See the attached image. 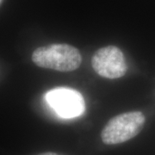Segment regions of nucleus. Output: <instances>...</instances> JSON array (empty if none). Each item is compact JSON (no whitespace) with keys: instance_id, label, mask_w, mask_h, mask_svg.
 Instances as JSON below:
<instances>
[{"instance_id":"nucleus-2","label":"nucleus","mask_w":155,"mask_h":155,"mask_svg":"<svg viewBox=\"0 0 155 155\" xmlns=\"http://www.w3.org/2000/svg\"><path fill=\"white\" fill-rule=\"evenodd\" d=\"M146 117L140 111H130L114 116L101 132V138L106 145L124 143L135 137L144 127Z\"/></svg>"},{"instance_id":"nucleus-4","label":"nucleus","mask_w":155,"mask_h":155,"mask_svg":"<svg viewBox=\"0 0 155 155\" xmlns=\"http://www.w3.org/2000/svg\"><path fill=\"white\" fill-rule=\"evenodd\" d=\"M46 99L61 117L73 118L83 114L84 101L78 91L69 88H56L46 95Z\"/></svg>"},{"instance_id":"nucleus-1","label":"nucleus","mask_w":155,"mask_h":155,"mask_svg":"<svg viewBox=\"0 0 155 155\" xmlns=\"http://www.w3.org/2000/svg\"><path fill=\"white\" fill-rule=\"evenodd\" d=\"M32 61L39 67L58 72H72L82 62L79 50L69 44H51L39 47L32 54Z\"/></svg>"},{"instance_id":"nucleus-6","label":"nucleus","mask_w":155,"mask_h":155,"mask_svg":"<svg viewBox=\"0 0 155 155\" xmlns=\"http://www.w3.org/2000/svg\"><path fill=\"white\" fill-rule=\"evenodd\" d=\"M1 3H2V0H0V5H1Z\"/></svg>"},{"instance_id":"nucleus-3","label":"nucleus","mask_w":155,"mask_h":155,"mask_svg":"<svg viewBox=\"0 0 155 155\" xmlns=\"http://www.w3.org/2000/svg\"><path fill=\"white\" fill-rule=\"evenodd\" d=\"M91 66L99 76L110 79L122 78L127 70L122 51L113 45L97 50L91 58Z\"/></svg>"},{"instance_id":"nucleus-5","label":"nucleus","mask_w":155,"mask_h":155,"mask_svg":"<svg viewBox=\"0 0 155 155\" xmlns=\"http://www.w3.org/2000/svg\"><path fill=\"white\" fill-rule=\"evenodd\" d=\"M38 155H61L56 153H52V152H48V153H40Z\"/></svg>"}]
</instances>
